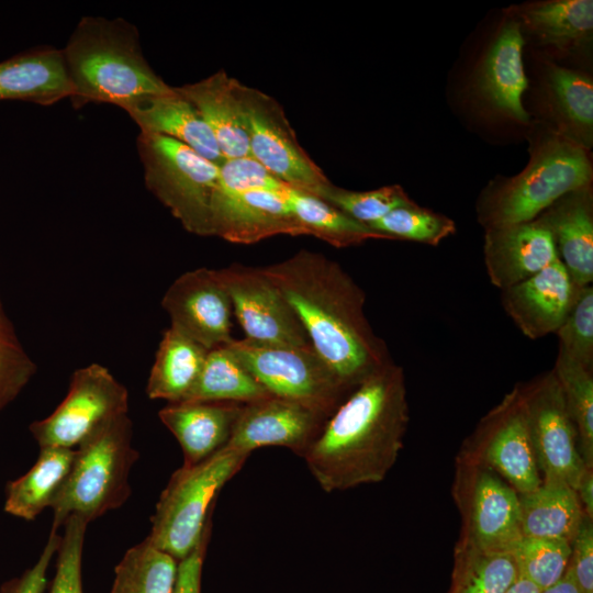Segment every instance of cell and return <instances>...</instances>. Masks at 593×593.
<instances>
[{"instance_id": "1", "label": "cell", "mask_w": 593, "mask_h": 593, "mask_svg": "<svg viewBox=\"0 0 593 593\" xmlns=\"http://www.w3.org/2000/svg\"><path fill=\"white\" fill-rule=\"evenodd\" d=\"M259 268L284 295L313 348L350 393L392 361L385 342L365 314L366 293L337 261L301 249Z\"/></svg>"}, {"instance_id": "2", "label": "cell", "mask_w": 593, "mask_h": 593, "mask_svg": "<svg viewBox=\"0 0 593 593\" xmlns=\"http://www.w3.org/2000/svg\"><path fill=\"white\" fill-rule=\"evenodd\" d=\"M409 421L404 370L392 360L340 403L303 458L327 493L379 483L403 449Z\"/></svg>"}, {"instance_id": "3", "label": "cell", "mask_w": 593, "mask_h": 593, "mask_svg": "<svg viewBox=\"0 0 593 593\" xmlns=\"http://www.w3.org/2000/svg\"><path fill=\"white\" fill-rule=\"evenodd\" d=\"M63 56L76 108L103 102L125 109L170 89L144 58L135 27L120 19L82 18Z\"/></svg>"}, {"instance_id": "4", "label": "cell", "mask_w": 593, "mask_h": 593, "mask_svg": "<svg viewBox=\"0 0 593 593\" xmlns=\"http://www.w3.org/2000/svg\"><path fill=\"white\" fill-rule=\"evenodd\" d=\"M529 152L519 174L482 190L477 216L484 230L533 221L562 195L592 184L589 150L549 127L535 135Z\"/></svg>"}, {"instance_id": "5", "label": "cell", "mask_w": 593, "mask_h": 593, "mask_svg": "<svg viewBox=\"0 0 593 593\" xmlns=\"http://www.w3.org/2000/svg\"><path fill=\"white\" fill-rule=\"evenodd\" d=\"M137 458L127 414L109 422L75 448L70 470L51 506V530L58 532L69 516L90 523L122 506L131 493L128 475Z\"/></svg>"}, {"instance_id": "6", "label": "cell", "mask_w": 593, "mask_h": 593, "mask_svg": "<svg viewBox=\"0 0 593 593\" xmlns=\"http://www.w3.org/2000/svg\"><path fill=\"white\" fill-rule=\"evenodd\" d=\"M248 456L224 447L197 465L176 470L156 504L148 540L177 561L189 556L212 527L217 494Z\"/></svg>"}, {"instance_id": "7", "label": "cell", "mask_w": 593, "mask_h": 593, "mask_svg": "<svg viewBox=\"0 0 593 593\" xmlns=\"http://www.w3.org/2000/svg\"><path fill=\"white\" fill-rule=\"evenodd\" d=\"M137 149L145 184L190 233L210 236L220 166L164 135L143 133Z\"/></svg>"}, {"instance_id": "8", "label": "cell", "mask_w": 593, "mask_h": 593, "mask_svg": "<svg viewBox=\"0 0 593 593\" xmlns=\"http://www.w3.org/2000/svg\"><path fill=\"white\" fill-rule=\"evenodd\" d=\"M226 345L273 396L331 416L350 394L312 345H267L246 338H233Z\"/></svg>"}, {"instance_id": "9", "label": "cell", "mask_w": 593, "mask_h": 593, "mask_svg": "<svg viewBox=\"0 0 593 593\" xmlns=\"http://www.w3.org/2000/svg\"><path fill=\"white\" fill-rule=\"evenodd\" d=\"M452 494L462 519L456 546L508 552L522 537L518 493L491 469L458 454Z\"/></svg>"}, {"instance_id": "10", "label": "cell", "mask_w": 593, "mask_h": 593, "mask_svg": "<svg viewBox=\"0 0 593 593\" xmlns=\"http://www.w3.org/2000/svg\"><path fill=\"white\" fill-rule=\"evenodd\" d=\"M249 153L289 186L313 194L331 182L300 145L281 104L269 94L234 80Z\"/></svg>"}, {"instance_id": "11", "label": "cell", "mask_w": 593, "mask_h": 593, "mask_svg": "<svg viewBox=\"0 0 593 593\" xmlns=\"http://www.w3.org/2000/svg\"><path fill=\"white\" fill-rule=\"evenodd\" d=\"M127 412L126 388L105 367L91 363L72 374L63 402L49 416L32 423L30 430L40 448L75 449Z\"/></svg>"}, {"instance_id": "12", "label": "cell", "mask_w": 593, "mask_h": 593, "mask_svg": "<svg viewBox=\"0 0 593 593\" xmlns=\"http://www.w3.org/2000/svg\"><path fill=\"white\" fill-rule=\"evenodd\" d=\"M458 454L491 469L517 493L540 484L518 384L482 417Z\"/></svg>"}, {"instance_id": "13", "label": "cell", "mask_w": 593, "mask_h": 593, "mask_svg": "<svg viewBox=\"0 0 593 593\" xmlns=\"http://www.w3.org/2000/svg\"><path fill=\"white\" fill-rule=\"evenodd\" d=\"M517 384L541 479L561 480L574 489L586 466L555 373Z\"/></svg>"}, {"instance_id": "14", "label": "cell", "mask_w": 593, "mask_h": 593, "mask_svg": "<svg viewBox=\"0 0 593 593\" xmlns=\"http://www.w3.org/2000/svg\"><path fill=\"white\" fill-rule=\"evenodd\" d=\"M220 271L246 339L267 345H311L293 307L259 267L232 264Z\"/></svg>"}, {"instance_id": "15", "label": "cell", "mask_w": 593, "mask_h": 593, "mask_svg": "<svg viewBox=\"0 0 593 593\" xmlns=\"http://www.w3.org/2000/svg\"><path fill=\"white\" fill-rule=\"evenodd\" d=\"M161 305L171 327L211 350L228 344L232 300L220 269L198 268L178 277Z\"/></svg>"}, {"instance_id": "16", "label": "cell", "mask_w": 593, "mask_h": 593, "mask_svg": "<svg viewBox=\"0 0 593 593\" xmlns=\"http://www.w3.org/2000/svg\"><path fill=\"white\" fill-rule=\"evenodd\" d=\"M328 417L302 403L270 395L243 405L225 447L250 455L277 446L303 458Z\"/></svg>"}, {"instance_id": "17", "label": "cell", "mask_w": 593, "mask_h": 593, "mask_svg": "<svg viewBox=\"0 0 593 593\" xmlns=\"http://www.w3.org/2000/svg\"><path fill=\"white\" fill-rule=\"evenodd\" d=\"M227 191L216 187L211 206L212 235L254 244L280 235H304L282 190Z\"/></svg>"}, {"instance_id": "18", "label": "cell", "mask_w": 593, "mask_h": 593, "mask_svg": "<svg viewBox=\"0 0 593 593\" xmlns=\"http://www.w3.org/2000/svg\"><path fill=\"white\" fill-rule=\"evenodd\" d=\"M524 44L519 23L510 16L485 51L474 80L475 93L490 111L521 124L529 122L523 105V96L528 88L523 63Z\"/></svg>"}, {"instance_id": "19", "label": "cell", "mask_w": 593, "mask_h": 593, "mask_svg": "<svg viewBox=\"0 0 593 593\" xmlns=\"http://www.w3.org/2000/svg\"><path fill=\"white\" fill-rule=\"evenodd\" d=\"M581 288L556 261L530 278L501 291V303L524 336L539 339L556 333Z\"/></svg>"}, {"instance_id": "20", "label": "cell", "mask_w": 593, "mask_h": 593, "mask_svg": "<svg viewBox=\"0 0 593 593\" xmlns=\"http://www.w3.org/2000/svg\"><path fill=\"white\" fill-rule=\"evenodd\" d=\"M484 231V266L490 282L501 291L558 261L551 235L537 217Z\"/></svg>"}, {"instance_id": "21", "label": "cell", "mask_w": 593, "mask_h": 593, "mask_svg": "<svg viewBox=\"0 0 593 593\" xmlns=\"http://www.w3.org/2000/svg\"><path fill=\"white\" fill-rule=\"evenodd\" d=\"M549 231L558 260L577 287L593 280L592 184L571 191L537 216Z\"/></svg>"}, {"instance_id": "22", "label": "cell", "mask_w": 593, "mask_h": 593, "mask_svg": "<svg viewBox=\"0 0 593 593\" xmlns=\"http://www.w3.org/2000/svg\"><path fill=\"white\" fill-rule=\"evenodd\" d=\"M243 405L220 401H182L168 403L158 415L178 440L183 452V466H192L227 445Z\"/></svg>"}, {"instance_id": "23", "label": "cell", "mask_w": 593, "mask_h": 593, "mask_svg": "<svg viewBox=\"0 0 593 593\" xmlns=\"http://www.w3.org/2000/svg\"><path fill=\"white\" fill-rule=\"evenodd\" d=\"M124 110L141 132L179 141L219 166L225 160L197 108L176 87L143 97Z\"/></svg>"}, {"instance_id": "24", "label": "cell", "mask_w": 593, "mask_h": 593, "mask_svg": "<svg viewBox=\"0 0 593 593\" xmlns=\"http://www.w3.org/2000/svg\"><path fill=\"white\" fill-rule=\"evenodd\" d=\"M540 45L560 55L580 52L592 41V0H547L521 5L510 13Z\"/></svg>"}, {"instance_id": "25", "label": "cell", "mask_w": 593, "mask_h": 593, "mask_svg": "<svg viewBox=\"0 0 593 593\" xmlns=\"http://www.w3.org/2000/svg\"><path fill=\"white\" fill-rule=\"evenodd\" d=\"M70 93L63 51L35 48L0 63V100L49 105Z\"/></svg>"}, {"instance_id": "26", "label": "cell", "mask_w": 593, "mask_h": 593, "mask_svg": "<svg viewBox=\"0 0 593 593\" xmlns=\"http://www.w3.org/2000/svg\"><path fill=\"white\" fill-rule=\"evenodd\" d=\"M544 98L553 126L562 137L589 150L593 143V82L586 74L549 64Z\"/></svg>"}, {"instance_id": "27", "label": "cell", "mask_w": 593, "mask_h": 593, "mask_svg": "<svg viewBox=\"0 0 593 593\" xmlns=\"http://www.w3.org/2000/svg\"><path fill=\"white\" fill-rule=\"evenodd\" d=\"M234 80L220 70L198 82L176 87L197 108L225 159L250 156Z\"/></svg>"}, {"instance_id": "28", "label": "cell", "mask_w": 593, "mask_h": 593, "mask_svg": "<svg viewBox=\"0 0 593 593\" xmlns=\"http://www.w3.org/2000/svg\"><path fill=\"white\" fill-rule=\"evenodd\" d=\"M523 537L560 539L571 544L585 515L574 489L557 479L518 493Z\"/></svg>"}, {"instance_id": "29", "label": "cell", "mask_w": 593, "mask_h": 593, "mask_svg": "<svg viewBox=\"0 0 593 593\" xmlns=\"http://www.w3.org/2000/svg\"><path fill=\"white\" fill-rule=\"evenodd\" d=\"M208 351L174 327L167 328L147 381L148 398L168 403L184 401L200 376Z\"/></svg>"}, {"instance_id": "30", "label": "cell", "mask_w": 593, "mask_h": 593, "mask_svg": "<svg viewBox=\"0 0 593 593\" xmlns=\"http://www.w3.org/2000/svg\"><path fill=\"white\" fill-rule=\"evenodd\" d=\"M75 449L41 448L34 466L7 486L4 511L32 521L51 507L70 470Z\"/></svg>"}, {"instance_id": "31", "label": "cell", "mask_w": 593, "mask_h": 593, "mask_svg": "<svg viewBox=\"0 0 593 593\" xmlns=\"http://www.w3.org/2000/svg\"><path fill=\"white\" fill-rule=\"evenodd\" d=\"M282 193L304 235L315 236L335 247L356 246L368 239H390L313 194L289 184Z\"/></svg>"}, {"instance_id": "32", "label": "cell", "mask_w": 593, "mask_h": 593, "mask_svg": "<svg viewBox=\"0 0 593 593\" xmlns=\"http://www.w3.org/2000/svg\"><path fill=\"white\" fill-rule=\"evenodd\" d=\"M270 395L228 346L223 345L208 351L200 376L184 401L246 404Z\"/></svg>"}, {"instance_id": "33", "label": "cell", "mask_w": 593, "mask_h": 593, "mask_svg": "<svg viewBox=\"0 0 593 593\" xmlns=\"http://www.w3.org/2000/svg\"><path fill=\"white\" fill-rule=\"evenodd\" d=\"M178 563L146 537L130 548L115 567L110 593H174Z\"/></svg>"}, {"instance_id": "34", "label": "cell", "mask_w": 593, "mask_h": 593, "mask_svg": "<svg viewBox=\"0 0 593 593\" xmlns=\"http://www.w3.org/2000/svg\"><path fill=\"white\" fill-rule=\"evenodd\" d=\"M518 575L508 552H481L456 546L447 593H506Z\"/></svg>"}, {"instance_id": "35", "label": "cell", "mask_w": 593, "mask_h": 593, "mask_svg": "<svg viewBox=\"0 0 593 593\" xmlns=\"http://www.w3.org/2000/svg\"><path fill=\"white\" fill-rule=\"evenodd\" d=\"M551 370L574 424L580 455L593 468V371L560 351Z\"/></svg>"}, {"instance_id": "36", "label": "cell", "mask_w": 593, "mask_h": 593, "mask_svg": "<svg viewBox=\"0 0 593 593\" xmlns=\"http://www.w3.org/2000/svg\"><path fill=\"white\" fill-rule=\"evenodd\" d=\"M314 195L366 225L379 221L399 206L414 203L399 184L369 191H353L328 182L320 187Z\"/></svg>"}, {"instance_id": "37", "label": "cell", "mask_w": 593, "mask_h": 593, "mask_svg": "<svg viewBox=\"0 0 593 593\" xmlns=\"http://www.w3.org/2000/svg\"><path fill=\"white\" fill-rule=\"evenodd\" d=\"M508 553L519 575L544 590L556 583L567 571L571 545L560 539L522 536Z\"/></svg>"}, {"instance_id": "38", "label": "cell", "mask_w": 593, "mask_h": 593, "mask_svg": "<svg viewBox=\"0 0 593 593\" xmlns=\"http://www.w3.org/2000/svg\"><path fill=\"white\" fill-rule=\"evenodd\" d=\"M368 226L390 239H406L429 246L439 245L456 232V223L450 217L415 202L390 211Z\"/></svg>"}, {"instance_id": "39", "label": "cell", "mask_w": 593, "mask_h": 593, "mask_svg": "<svg viewBox=\"0 0 593 593\" xmlns=\"http://www.w3.org/2000/svg\"><path fill=\"white\" fill-rule=\"evenodd\" d=\"M558 351L593 371V287H582L560 327Z\"/></svg>"}, {"instance_id": "40", "label": "cell", "mask_w": 593, "mask_h": 593, "mask_svg": "<svg viewBox=\"0 0 593 593\" xmlns=\"http://www.w3.org/2000/svg\"><path fill=\"white\" fill-rule=\"evenodd\" d=\"M88 523L78 516L65 522L64 535L57 549L56 571L48 593H83L81 562Z\"/></svg>"}, {"instance_id": "41", "label": "cell", "mask_w": 593, "mask_h": 593, "mask_svg": "<svg viewBox=\"0 0 593 593\" xmlns=\"http://www.w3.org/2000/svg\"><path fill=\"white\" fill-rule=\"evenodd\" d=\"M286 184L251 156L228 158L220 165L217 187L227 191L276 190Z\"/></svg>"}, {"instance_id": "42", "label": "cell", "mask_w": 593, "mask_h": 593, "mask_svg": "<svg viewBox=\"0 0 593 593\" xmlns=\"http://www.w3.org/2000/svg\"><path fill=\"white\" fill-rule=\"evenodd\" d=\"M569 568L581 593H593V518L584 515L571 541Z\"/></svg>"}, {"instance_id": "43", "label": "cell", "mask_w": 593, "mask_h": 593, "mask_svg": "<svg viewBox=\"0 0 593 593\" xmlns=\"http://www.w3.org/2000/svg\"><path fill=\"white\" fill-rule=\"evenodd\" d=\"M60 537L58 532L51 530L48 540L34 566L20 578L4 583L0 593H44L47 584V570L57 552Z\"/></svg>"}, {"instance_id": "44", "label": "cell", "mask_w": 593, "mask_h": 593, "mask_svg": "<svg viewBox=\"0 0 593 593\" xmlns=\"http://www.w3.org/2000/svg\"><path fill=\"white\" fill-rule=\"evenodd\" d=\"M0 370L25 383L35 370L8 321L0 322Z\"/></svg>"}, {"instance_id": "45", "label": "cell", "mask_w": 593, "mask_h": 593, "mask_svg": "<svg viewBox=\"0 0 593 593\" xmlns=\"http://www.w3.org/2000/svg\"><path fill=\"white\" fill-rule=\"evenodd\" d=\"M211 529L189 556L179 561L174 593H201V578Z\"/></svg>"}, {"instance_id": "46", "label": "cell", "mask_w": 593, "mask_h": 593, "mask_svg": "<svg viewBox=\"0 0 593 593\" xmlns=\"http://www.w3.org/2000/svg\"><path fill=\"white\" fill-rule=\"evenodd\" d=\"M574 491L585 515L593 518V468L586 467L583 470Z\"/></svg>"}, {"instance_id": "47", "label": "cell", "mask_w": 593, "mask_h": 593, "mask_svg": "<svg viewBox=\"0 0 593 593\" xmlns=\"http://www.w3.org/2000/svg\"><path fill=\"white\" fill-rule=\"evenodd\" d=\"M25 382L0 370V409L10 402Z\"/></svg>"}, {"instance_id": "48", "label": "cell", "mask_w": 593, "mask_h": 593, "mask_svg": "<svg viewBox=\"0 0 593 593\" xmlns=\"http://www.w3.org/2000/svg\"><path fill=\"white\" fill-rule=\"evenodd\" d=\"M540 593H581V591L568 566L564 574L556 583L541 590Z\"/></svg>"}, {"instance_id": "49", "label": "cell", "mask_w": 593, "mask_h": 593, "mask_svg": "<svg viewBox=\"0 0 593 593\" xmlns=\"http://www.w3.org/2000/svg\"><path fill=\"white\" fill-rule=\"evenodd\" d=\"M541 589L523 575H518L506 593H540Z\"/></svg>"}, {"instance_id": "50", "label": "cell", "mask_w": 593, "mask_h": 593, "mask_svg": "<svg viewBox=\"0 0 593 593\" xmlns=\"http://www.w3.org/2000/svg\"><path fill=\"white\" fill-rule=\"evenodd\" d=\"M3 321H7V318H5L4 314H3L1 303H0V322H3Z\"/></svg>"}]
</instances>
